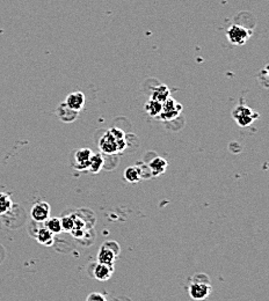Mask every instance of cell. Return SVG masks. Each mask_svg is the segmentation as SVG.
<instances>
[{
    "label": "cell",
    "mask_w": 269,
    "mask_h": 301,
    "mask_svg": "<svg viewBox=\"0 0 269 301\" xmlns=\"http://www.w3.org/2000/svg\"><path fill=\"white\" fill-rule=\"evenodd\" d=\"M213 287L210 285L209 277L204 273H197L193 277L188 286L189 296L194 300H204L210 296Z\"/></svg>",
    "instance_id": "cell-1"
},
{
    "label": "cell",
    "mask_w": 269,
    "mask_h": 301,
    "mask_svg": "<svg viewBox=\"0 0 269 301\" xmlns=\"http://www.w3.org/2000/svg\"><path fill=\"white\" fill-rule=\"evenodd\" d=\"M161 111L159 114V118L161 121H172L175 120L179 116L180 113L182 111V106L179 102L173 99L172 96H169L167 100L164 101L161 103Z\"/></svg>",
    "instance_id": "cell-2"
},
{
    "label": "cell",
    "mask_w": 269,
    "mask_h": 301,
    "mask_svg": "<svg viewBox=\"0 0 269 301\" xmlns=\"http://www.w3.org/2000/svg\"><path fill=\"white\" fill-rule=\"evenodd\" d=\"M251 35L252 33L250 30L239 25H232L226 32L227 40L234 45H244Z\"/></svg>",
    "instance_id": "cell-3"
},
{
    "label": "cell",
    "mask_w": 269,
    "mask_h": 301,
    "mask_svg": "<svg viewBox=\"0 0 269 301\" xmlns=\"http://www.w3.org/2000/svg\"><path fill=\"white\" fill-rule=\"evenodd\" d=\"M118 253H120V248H115V249L111 248L109 243L106 242L98 253V263L114 265L115 259H116Z\"/></svg>",
    "instance_id": "cell-4"
},
{
    "label": "cell",
    "mask_w": 269,
    "mask_h": 301,
    "mask_svg": "<svg viewBox=\"0 0 269 301\" xmlns=\"http://www.w3.org/2000/svg\"><path fill=\"white\" fill-rule=\"evenodd\" d=\"M99 147L100 151L105 154H116L118 153L117 148V139L113 136V133L109 130L105 134H102L99 141Z\"/></svg>",
    "instance_id": "cell-5"
},
{
    "label": "cell",
    "mask_w": 269,
    "mask_h": 301,
    "mask_svg": "<svg viewBox=\"0 0 269 301\" xmlns=\"http://www.w3.org/2000/svg\"><path fill=\"white\" fill-rule=\"evenodd\" d=\"M50 205L47 202H37L36 204L33 205L30 210V215H32L33 220L36 222H44L48 218L50 217Z\"/></svg>",
    "instance_id": "cell-6"
},
{
    "label": "cell",
    "mask_w": 269,
    "mask_h": 301,
    "mask_svg": "<svg viewBox=\"0 0 269 301\" xmlns=\"http://www.w3.org/2000/svg\"><path fill=\"white\" fill-rule=\"evenodd\" d=\"M78 113H79V111H76L67 107L65 102L60 103L59 107L57 108L56 110L57 116H58L59 120L64 122V123H72V122L76 121L78 118Z\"/></svg>",
    "instance_id": "cell-7"
},
{
    "label": "cell",
    "mask_w": 269,
    "mask_h": 301,
    "mask_svg": "<svg viewBox=\"0 0 269 301\" xmlns=\"http://www.w3.org/2000/svg\"><path fill=\"white\" fill-rule=\"evenodd\" d=\"M92 153L93 152L90 148H80V150L76 151V168L80 169V171H88Z\"/></svg>",
    "instance_id": "cell-8"
},
{
    "label": "cell",
    "mask_w": 269,
    "mask_h": 301,
    "mask_svg": "<svg viewBox=\"0 0 269 301\" xmlns=\"http://www.w3.org/2000/svg\"><path fill=\"white\" fill-rule=\"evenodd\" d=\"M113 272H114L113 265L104 264V263H98V264L94 266L93 276L95 279L100 280V282H106V280L111 278Z\"/></svg>",
    "instance_id": "cell-9"
},
{
    "label": "cell",
    "mask_w": 269,
    "mask_h": 301,
    "mask_svg": "<svg viewBox=\"0 0 269 301\" xmlns=\"http://www.w3.org/2000/svg\"><path fill=\"white\" fill-rule=\"evenodd\" d=\"M65 104L71 109L79 111L84 108L85 104V95L81 92H74L67 95L65 100Z\"/></svg>",
    "instance_id": "cell-10"
},
{
    "label": "cell",
    "mask_w": 269,
    "mask_h": 301,
    "mask_svg": "<svg viewBox=\"0 0 269 301\" xmlns=\"http://www.w3.org/2000/svg\"><path fill=\"white\" fill-rule=\"evenodd\" d=\"M148 166L150 168V172H151L152 176H159V175H161L166 171L168 164L165 159H162L160 157H156L155 159H152V160L149 162Z\"/></svg>",
    "instance_id": "cell-11"
},
{
    "label": "cell",
    "mask_w": 269,
    "mask_h": 301,
    "mask_svg": "<svg viewBox=\"0 0 269 301\" xmlns=\"http://www.w3.org/2000/svg\"><path fill=\"white\" fill-rule=\"evenodd\" d=\"M54 233H51L49 229L47 227H42L37 229L36 234H35V239L36 241L41 243V245L50 247L54 245V242H55V238H54Z\"/></svg>",
    "instance_id": "cell-12"
},
{
    "label": "cell",
    "mask_w": 269,
    "mask_h": 301,
    "mask_svg": "<svg viewBox=\"0 0 269 301\" xmlns=\"http://www.w3.org/2000/svg\"><path fill=\"white\" fill-rule=\"evenodd\" d=\"M171 96V90L166 85H159V86H157L155 89H153L151 99L158 101V102H164L168 99V97Z\"/></svg>",
    "instance_id": "cell-13"
},
{
    "label": "cell",
    "mask_w": 269,
    "mask_h": 301,
    "mask_svg": "<svg viewBox=\"0 0 269 301\" xmlns=\"http://www.w3.org/2000/svg\"><path fill=\"white\" fill-rule=\"evenodd\" d=\"M104 158H102V154L100 153H92L91 159H90V167H88V171L91 172V173L97 174L99 172L101 171V168L104 167Z\"/></svg>",
    "instance_id": "cell-14"
},
{
    "label": "cell",
    "mask_w": 269,
    "mask_h": 301,
    "mask_svg": "<svg viewBox=\"0 0 269 301\" xmlns=\"http://www.w3.org/2000/svg\"><path fill=\"white\" fill-rule=\"evenodd\" d=\"M124 178L128 182H131V183H136L142 178V173L141 169H139L138 166H132V167H128L124 171Z\"/></svg>",
    "instance_id": "cell-15"
},
{
    "label": "cell",
    "mask_w": 269,
    "mask_h": 301,
    "mask_svg": "<svg viewBox=\"0 0 269 301\" xmlns=\"http://www.w3.org/2000/svg\"><path fill=\"white\" fill-rule=\"evenodd\" d=\"M44 227H47L54 234H59L63 232L62 224H60V219L56 217H49L44 221Z\"/></svg>",
    "instance_id": "cell-16"
},
{
    "label": "cell",
    "mask_w": 269,
    "mask_h": 301,
    "mask_svg": "<svg viewBox=\"0 0 269 301\" xmlns=\"http://www.w3.org/2000/svg\"><path fill=\"white\" fill-rule=\"evenodd\" d=\"M13 206V202L11 196L5 192H0V215H6V213L11 211Z\"/></svg>",
    "instance_id": "cell-17"
},
{
    "label": "cell",
    "mask_w": 269,
    "mask_h": 301,
    "mask_svg": "<svg viewBox=\"0 0 269 301\" xmlns=\"http://www.w3.org/2000/svg\"><path fill=\"white\" fill-rule=\"evenodd\" d=\"M161 102H158V101L156 100H150L146 102L145 104V110L146 113H148L150 116L152 117H158L160 111H161Z\"/></svg>",
    "instance_id": "cell-18"
},
{
    "label": "cell",
    "mask_w": 269,
    "mask_h": 301,
    "mask_svg": "<svg viewBox=\"0 0 269 301\" xmlns=\"http://www.w3.org/2000/svg\"><path fill=\"white\" fill-rule=\"evenodd\" d=\"M252 113H253V110H252L251 108H248L247 106H238L232 110V117L233 120H236L238 117L246 116V115H252Z\"/></svg>",
    "instance_id": "cell-19"
},
{
    "label": "cell",
    "mask_w": 269,
    "mask_h": 301,
    "mask_svg": "<svg viewBox=\"0 0 269 301\" xmlns=\"http://www.w3.org/2000/svg\"><path fill=\"white\" fill-rule=\"evenodd\" d=\"M60 224H62L63 231L71 232L74 226V215H65L60 219Z\"/></svg>",
    "instance_id": "cell-20"
},
{
    "label": "cell",
    "mask_w": 269,
    "mask_h": 301,
    "mask_svg": "<svg viewBox=\"0 0 269 301\" xmlns=\"http://www.w3.org/2000/svg\"><path fill=\"white\" fill-rule=\"evenodd\" d=\"M234 121L237 122V124L239 125V127L246 128V127H248V125H251V124L254 122L253 113H252V115H246V116L238 117V118H236V120H234Z\"/></svg>",
    "instance_id": "cell-21"
},
{
    "label": "cell",
    "mask_w": 269,
    "mask_h": 301,
    "mask_svg": "<svg viewBox=\"0 0 269 301\" xmlns=\"http://www.w3.org/2000/svg\"><path fill=\"white\" fill-rule=\"evenodd\" d=\"M87 301H106V297L104 296V294H101V293H98V292H95V293H91L90 296L87 297V299H86Z\"/></svg>",
    "instance_id": "cell-22"
}]
</instances>
